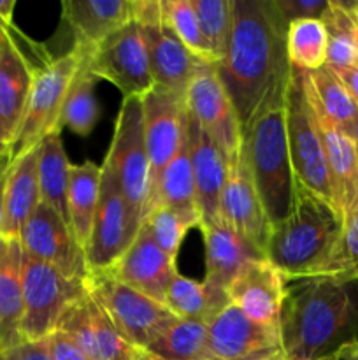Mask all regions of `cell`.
Listing matches in <instances>:
<instances>
[{"instance_id":"6da1fadb","label":"cell","mask_w":358,"mask_h":360,"mask_svg":"<svg viewBox=\"0 0 358 360\" xmlns=\"http://www.w3.org/2000/svg\"><path fill=\"white\" fill-rule=\"evenodd\" d=\"M286 30L288 23L274 0H232L230 39L216 72L241 129L269 95L290 79Z\"/></svg>"},{"instance_id":"7a4b0ae2","label":"cell","mask_w":358,"mask_h":360,"mask_svg":"<svg viewBox=\"0 0 358 360\" xmlns=\"http://www.w3.org/2000/svg\"><path fill=\"white\" fill-rule=\"evenodd\" d=\"M279 330L286 360H316L358 345V274L286 280Z\"/></svg>"},{"instance_id":"3957f363","label":"cell","mask_w":358,"mask_h":360,"mask_svg":"<svg viewBox=\"0 0 358 360\" xmlns=\"http://www.w3.org/2000/svg\"><path fill=\"white\" fill-rule=\"evenodd\" d=\"M286 86H277L241 129V150L270 225L290 213L297 186L288 146Z\"/></svg>"},{"instance_id":"277c9868","label":"cell","mask_w":358,"mask_h":360,"mask_svg":"<svg viewBox=\"0 0 358 360\" xmlns=\"http://www.w3.org/2000/svg\"><path fill=\"white\" fill-rule=\"evenodd\" d=\"M340 231L339 213L297 183L290 213L270 229L265 259L286 280L325 274Z\"/></svg>"},{"instance_id":"5b68a950","label":"cell","mask_w":358,"mask_h":360,"mask_svg":"<svg viewBox=\"0 0 358 360\" xmlns=\"http://www.w3.org/2000/svg\"><path fill=\"white\" fill-rule=\"evenodd\" d=\"M286 132L295 181L339 213L325 146L305 90V72L293 67L286 86Z\"/></svg>"},{"instance_id":"8992f818","label":"cell","mask_w":358,"mask_h":360,"mask_svg":"<svg viewBox=\"0 0 358 360\" xmlns=\"http://www.w3.org/2000/svg\"><path fill=\"white\" fill-rule=\"evenodd\" d=\"M81 51L70 49L37 67L20 127L11 143V164L37 148L46 136L60 130V115L70 83L81 65Z\"/></svg>"},{"instance_id":"52a82bcc","label":"cell","mask_w":358,"mask_h":360,"mask_svg":"<svg viewBox=\"0 0 358 360\" xmlns=\"http://www.w3.org/2000/svg\"><path fill=\"white\" fill-rule=\"evenodd\" d=\"M84 287L118 333L135 348L146 350L178 320L165 304L128 287L109 271H90Z\"/></svg>"},{"instance_id":"ba28073f","label":"cell","mask_w":358,"mask_h":360,"mask_svg":"<svg viewBox=\"0 0 358 360\" xmlns=\"http://www.w3.org/2000/svg\"><path fill=\"white\" fill-rule=\"evenodd\" d=\"M86 292L84 281L72 280L55 267L30 259L21 262V338L23 343L48 340L56 330L63 311Z\"/></svg>"},{"instance_id":"9c48e42d","label":"cell","mask_w":358,"mask_h":360,"mask_svg":"<svg viewBox=\"0 0 358 360\" xmlns=\"http://www.w3.org/2000/svg\"><path fill=\"white\" fill-rule=\"evenodd\" d=\"M105 158L114 169L118 185L133 217L142 224L150 199V158L144 139L142 101L139 97L123 98Z\"/></svg>"},{"instance_id":"30bf717a","label":"cell","mask_w":358,"mask_h":360,"mask_svg":"<svg viewBox=\"0 0 358 360\" xmlns=\"http://www.w3.org/2000/svg\"><path fill=\"white\" fill-rule=\"evenodd\" d=\"M142 224L133 217L125 195L116 179L114 169L104 158L102 164L100 200L95 213L93 229L86 250V262L90 271H109L123 255Z\"/></svg>"},{"instance_id":"8fae6325","label":"cell","mask_w":358,"mask_h":360,"mask_svg":"<svg viewBox=\"0 0 358 360\" xmlns=\"http://www.w3.org/2000/svg\"><path fill=\"white\" fill-rule=\"evenodd\" d=\"M81 55L91 74L114 84L123 98H140L153 90L146 44L135 21H128L125 27L109 35L91 53Z\"/></svg>"},{"instance_id":"7c38bea8","label":"cell","mask_w":358,"mask_h":360,"mask_svg":"<svg viewBox=\"0 0 358 360\" xmlns=\"http://www.w3.org/2000/svg\"><path fill=\"white\" fill-rule=\"evenodd\" d=\"M186 111L234 164L241 151V125L214 63H204L185 94Z\"/></svg>"},{"instance_id":"4fadbf2b","label":"cell","mask_w":358,"mask_h":360,"mask_svg":"<svg viewBox=\"0 0 358 360\" xmlns=\"http://www.w3.org/2000/svg\"><path fill=\"white\" fill-rule=\"evenodd\" d=\"M21 250L30 259L55 267L72 280H86V253L74 238L70 225L48 204L41 202L20 232Z\"/></svg>"},{"instance_id":"5bb4252c","label":"cell","mask_w":358,"mask_h":360,"mask_svg":"<svg viewBox=\"0 0 358 360\" xmlns=\"http://www.w3.org/2000/svg\"><path fill=\"white\" fill-rule=\"evenodd\" d=\"M209 348L220 360H286L279 326H267L228 304L209 323Z\"/></svg>"},{"instance_id":"9a60e30c","label":"cell","mask_w":358,"mask_h":360,"mask_svg":"<svg viewBox=\"0 0 358 360\" xmlns=\"http://www.w3.org/2000/svg\"><path fill=\"white\" fill-rule=\"evenodd\" d=\"M140 101H142L144 139H146L147 158H150V199H147L150 204L161 172L178 153L179 144L186 132L188 112H186L185 95L164 88L153 86V90L140 97Z\"/></svg>"},{"instance_id":"2e32d148","label":"cell","mask_w":358,"mask_h":360,"mask_svg":"<svg viewBox=\"0 0 358 360\" xmlns=\"http://www.w3.org/2000/svg\"><path fill=\"white\" fill-rule=\"evenodd\" d=\"M55 333L63 334L90 360H133L142 350L130 345L118 333L88 292L63 311Z\"/></svg>"},{"instance_id":"e0dca14e","label":"cell","mask_w":358,"mask_h":360,"mask_svg":"<svg viewBox=\"0 0 358 360\" xmlns=\"http://www.w3.org/2000/svg\"><path fill=\"white\" fill-rule=\"evenodd\" d=\"M220 218L228 227L237 231L265 253L272 225L263 210L242 150L239 151L237 160L230 165V171H228L227 183L221 193Z\"/></svg>"},{"instance_id":"ac0fdd59","label":"cell","mask_w":358,"mask_h":360,"mask_svg":"<svg viewBox=\"0 0 358 360\" xmlns=\"http://www.w3.org/2000/svg\"><path fill=\"white\" fill-rule=\"evenodd\" d=\"M39 65H34L23 51L14 25L0 28V125L9 148L20 127Z\"/></svg>"},{"instance_id":"d6986e66","label":"cell","mask_w":358,"mask_h":360,"mask_svg":"<svg viewBox=\"0 0 358 360\" xmlns=\"http://www.w3.org/2000/svg\"><path fill=\"white\" fill-rule=\"evenodd\" d=\"M286 278L267 259L253 260L242 267L228 288L230 304L246 316L267 326H279Z\"/></svg>"},{"instance_id":"ffe728a7","label":"cell","mask_w":358,"mask_h":360,"mask_svg":"<svg viewBox=\"0 0 358 360\" xmlns=\"http://www.w3.org/2000/svg\"><path fill=\"white\" fill-rule=\"evenodd\" d=\"M188 112V111H186ZM188 143L192 160L193 183H195L197 207L202 221L200 225L220 221V202L227 183L228 164L223 151L188 115Z\"/></svg>"},{"instance_id":"44dd1931","label":"cell","mask_w":358,"mask_h":360,"mask_svg":"<svg viewBox=\"0 0 358 360\" xmlns=\"http://www.w3.org/2000/svg\"><path fill=\"white\" fill-rule=\"evenodd\" d=\"M139 27L146 44L154 86L185 95L190 81L204 65V62L195 58L181 44V41L164 23V18Z\"/></svg>"},{"instance_id":"7402d4cb","label":"cell","mask_w":358,"mask_h":360,"mask_svg":"<svg viewBox=\"0 0 358 360\" xmlns=\"http://www.w3.org/2000/svg\"><path fill=\"white\" fill-rule=\"evenodd\" d=\"M109 273L140 294L164 304L165 290L178 269L174 260L158 248L142 225L125 255L109 269Z\"/></svg>"},{"instance_id":"603a6c76","label":"cell","mask_w":358,"mask_h":360,"mask_svg":"<svg viewBox=\"0 0 358 360\" xmlns=\"http://www.w3.org/2000/svg\"><path fill=\"white\" fill-rule=\"evenodd\" d=\"M305 90H307V97L311 101L316 123H318L319 134H321L323 146H325L333 197H336L340 217L344 218V214L358 204V158L357 151H354L353 137L340 130L316 104L311 91H309L307 76H305Z\"/></svg>"},{"instance_id":"cb8c5ba5","label":"cell","mask_w":358,"mask_h":360,"mask_svg":"<svg viewBox=\"0 0 358 360\" xmlns=\"http://www.w3.org/2000/svg\"><path fill=\"white\" fill-rule=\"evenodd\" d=\"M206 245V280L204 283L228 294L232 281L242 267L253 260L265 259V253L249 243L225 221L200 225Z\"/></svg>"},{"instance_id":"d4e9b609","label":"cell","mask_w":358,"mask_h":360,"mask_svg":"<svg viewBox=\"0 0 358 360\" xmlns=\"http://www.w3.org/2000/svg\"><path fill=\"white\" fill-rule=\"evenodd\" d=\"M62 11L74 34V48L81 53H91L132 21V0H67Z\"/></svg>"},{"instance_id":"484cf974","label":"cell","mask_w":358,"mask_h":360,"mask_svg":"<svg viewBox=\"0 0 358 360\" xmlns=\"http://www.w3.org/2000/svg\"><path fill=\"white\" fill-rule=\"evenodd\" d=\"M39 204H41V188H39L37 146L11 164L0 236L9 239L20 238L21 229Z\"/></svg>"},{"instance_id":"4316f807","label":"cell","mask_w":358,"mask_h":360,"mask_svg":"<svg viewBox=\"0 0 358 360\" xmlns=\"http://www.w3.org/2000/svg\"><path fill=\"white\" fill-rule=\"evenodd\" d=\"M21 262L20 241L0 236V354L23 343L20 330L23 316Z\"/></svg>"},{"instance_id":"83f0119b","label":"cell","mask_w":358,"mask_h":360,"mask_svg":"<svg viewBox=\"0 0 358 360\" xmlns=\"http://www.w3.org/2000/svg\"><path fill=\"white\" fill-rule=\"evenodd\" d=\"M158 206H167L181 213L183 217L197 221L200 227L199 207H197V195H195V183H193V171L192 160H190V143H188V122H186V132L183 136L179 150L175 157L172 158L171 164L164 169L160 179H158L157 190L151 197L150 204L146 207L147 217L150 211H153Z\"/></svg>"},{"instance_id":"f1b7e54d","label":"cell","mask_w":358,"mask_h":360,"mask_svg":"<svg viewBox=\"0 0 358 360\" xmlns=\"http://www.w3.org/2000/svg\"><path fill=\"white\" fill-rule=\"evenodd\" d=\"M100 181L102 165L84 162L70 167L69 188H67L69 225L83 250H86L93 229L95 213L100 200Z\"/></svg>"},{"instance_id":"f546056e","label":"cell","mask_w":358,"mask_h":360,"mask_svg":"<svg viewBox=\"0 0 358 360\" xmlns=\"http://www.w3.org/2000/svg\"><path fill=\"white\" fill-rule=\"evenodd\" d=\"M164 304L178 319L202 320L209 323L221 309L230 304V297L227 292L183 276L178 271L165 290Z\"/></svg>"},{"instance_id":"4dcf8cb0","label":"cell","mask_w":358,"mask_h":360,"mask_svg":"<svg viewBox=\"0 0 358 360\" xmlns=\"http://www.w3.org/2000/svg\"><path fill=\"white\" fill-rule=\"evenodd\" d=\"M70 162L67 158L60 132H53L39 144V188L41 202L48 204L69 224L67 188H69Z\"/></svg>"},{"instance_id":"1f68e13d","label":"cell","mask_w":358,"mask_h":360,"mask_svg":"<svg viewBox=\"0 0 358 360\" xmlns=\"http://www.w3.org/2000/svg\"><path fill=\"white\" fill-rule=\"evenodd\" d=\"M305 76L309 91L321 111L347 136H353V129L358 122V108L340 77L326 65L314 72H305Z\"/></svg>"},{"instance_id":"d6a6232c","label":"cell","mask_w":358,"mask_h":360,"mask_svg":"<svg viewBox=\"0 0 358 360\" xmlns=\"http://www.w3.org/2000/svg\"><path fill=\"white\" fill-rule=\"evenodd\" d=\"M161 360H211L207 323L178 319L157 341L146 348Z\"/></svg>"},{"instance_id":"836d02e7","label":"cell","mask_w":358,"mask_h":360,"mask_svg":"<svg viewBox=\"0 0 358 360\" xmlns=\"http://www.w3.org/2000/svg\"><path fill=\"white\" fill-rule=\"evenodd\" d=\"M83 56V55H81ZM95 79L84 60L81 58V65L70 83L63 102L62 115H60V130L69 127L77 136H90L100 116L97 97H95Z\"/></svg>"},{"instance_id":"e575fe53","label":"cell","mask_w":358,"mask_h":360,"mask_svg":"<svg viewBox=\"0 0 358 360\" xmlns=\"http://www.w3.org/2000/svg\"><path fill=\"white\" fill-rule=\"evenodd\" d=\"M326 28L321 20H297L288 25L286 55L293 69L314 72L326 63Z\"/></svg>"},{"instance_id":"d590c367","label":"cell","mask_w":358,"mask_h":360,"mask_svg":"<svg viewBox=\"0 0 358 360\" xmlns=\"http://www.w3.org/2000/svg\"><path fill=\"white\" fill-rule=\"evenodd\" d=\"M326 28V67L339 72L358 62V35L353 18L343 0H330V6L321 18Z\"/></svg>"},{"instance_id":"8d00e7d4","label":"cell","mask_w":358,"mask_h":360,"mask_svg":"<svg viewBox=\"0 0 358 360\" xmlns=\"http://www.w3.org/2000/svg\"><path fill=\"white\" fill-rule=\"evenodd\" d=\"M161 11H164V23L171 28L172 34L181 41L186 49L200 62L216 65L213 51L200 30L199 18L193 9L192 0H161Z\"/></svg>"},{"instance_id":"74e56055","label":"cell","mask_w":358,"mask_h":360,"mask_svg":"<svg viewBox=\"0 0 358 360\" xmlns=\"http://www.w3.org/2000/svg\"><path fill=\"white\" fill-rule=\"evenodd\" d=\"M200 30L214 60L220 63L227 53L232 28V0H192Z\"/></svg>"},{"instance_id":"f35d334b","label":"cell","mask_w":358,"mask_h":360,"mask_svg":"<svg viewBox=\"0 0 358 360\" xmlns=\"http://www.w3.org/2000/svg\"><path fill=\"white\" fill-rule=\"evenodd\" d=\"M142 225L147 229L158 248L174 262L186 232L192 227H199L197 221L183 217L181 213L167 206H158L150 211L147 217L144 218Z\"/></svg>"},{"instance_id":"ab89813d","label":"cell","mask_w":358,"mask_h":360,"mask_svg":"<svg viewBox=\"0 0 358 360\" xmlns=\"http://www.w3.org/2000/svg\"><path fill=\"white\" fill-rule=\"evenodd\" d=\"M358 274V204L343 218V231L325 274Z\"/></svg>"},{"instance_id":"60d3db41","label":"cell","mask_w":358,"mask_h":360,"mask_svg":"<svg viewBox=\"0 0 358 360\" xmlns=\"http://www.w3.org/2000/svg\"><path fill=\"white\" fill-rule=\"evenodd\" d=\"M277 11L288 25L297 20H321L330 0H274Z\"/></svg>"},{"instance_id":"b9f144b4","label":"cell","mask_w":358,"mask_h":360,"mask_svg":"<svg viewBox=\"0 0 358 360\" xmlns=\"http://www.w3.org/2000/svg\"><path fill=\"white\" fill-rule=\"evenodd\" d=\"M4 355L7 360H55L51 347H49V338L42 341H34V343L25 341Z\"/></svg>"},{"instance_id":"7bdbcfd3","label":"cell","mask_w":358,"mask_h":360,"mask_svg":"<svg viewBox=\"0 0 358 360\" xmlns=\"http://www.w3.org/2000/svg\"><path fill=\"white\" fill-rule=\"evenodd\" d=\"M49 347L55 360H90L74 343H70L63 334L53 333L49 336Z\"/></svg>"},{"instance_id":"ee69618b","label":"cell","mask_w":358,"mask_h":360,"mask_svg":"<svg viewBox=\"0 0 358 360\" xmlns=\"http://www.w3.org/2000/svg\"><path fill=\"white\" fill-rule=\"evenodd\" d=\"M333 72H336V70H333ZM336 74L340 77V81H343V84L346 86V90L350 91L351 98H353V102L358 108V62L353 63L351 67H347V69L339 70V72Z\"/></svg>"},{"instance_id":"f6af8a7d","label":"cell","mask_w":358,"mask_h":360,"mask_svg":"<svg viewBox=\"0 0 358 360\" xmlns=\"http://www.w3.org/2000/svg\"><path fill=\"white\" fill-rule=\"evenodd\" d=\"M14 6H16L14 0H0V28L13 25Z\"/></svg>"},{"instance_id":"bcb514c9","label":"cell","mask_w":358,"mask_h":360,"mask_svg":"<svg viewBox=\"0 0 358 360\" xmlns=\"http://www.w3.org/2000/svg\"><path fill=\"white\" fill-rule=\"evenodd\" d=\"M11 167V148L7 143L6 136H4L2 125H0V171Z\"/></svg>"},{"instance_id":"7dc6e473","label":"cell","mask_w":358,"mask_h":360,"mask_svg":"<svg viewBox=\"0 0 358 360\" xmlns=\"http://www.w3.org/2000/svg\"><path fill=\"white\" fill-rule=\"evenodd\" d=\"M9 169H4V171H0V227H2V220H4V206H6V185H7V176H9Z\"/></svg>"},{"instance_id":"c3c4849f","label":"cell","mask_w":358,"mask_h":360,"mask_svg":"<svg viewBox=\"0 0 358 360\" xmlns=\"http://www.w3.org/2000/svg\"><path fill=\"white\" fill-rule=\"evenodd\" d=\"M346 9L350 11L351 18H353L354 28H357V35H358V2H344Z\"/></svg>"},{"instance_id":"681fc988","label":"cell","mask_w":358,"mask_h":360,"mask_svg":"<svg viewBox=\"0 0 358 360\" xmlns=\"http://www.w3.org/2000/svg\"><path fill=\"white\" fill-rule=\"evenodd\" d=\"M340 360H358V345H353V347L347 348L346 354H344V357Z\"/></svg>"},{"instance_id":"f907efd6","label":"cell","mask_w":358,"mask_h":360,"mask_svg":"<svg viewBox=\"0 0 358 360\" xmlns=\"http://www.w3.org/2000/svg\"><path fill=\"white\" fill-rule=\"evenodd\" d=\"M133 360H161V359L157 357V355L150 354L147 350H139V354H137V357Z\"/></svg>"},{"instance_id":"816d5d0a","label":"cell","mask_w":358,"mask_h":360,"mask_svg":"<svg viewBox=\"0 0 358 360\" xmlns=\"http://www.w3.org/2000/svg\"><path fill=\"white\" fill-rule=\"evenodd\" d=\"M347 348H350V347H347ZM347 348H344V350L337 352V354H333V355H329V357H321V359H316V360H340L344 357V354H346Z\"/></svg>"},{"instance_id":"f5cc1de1","label":"cell","mask_w":358,"mask_h":360,"mask_svg":"<svg viewBox=\"0 0 358 360\" xmlns=\"http://www.w3.org/2000/svg\"><path fill=\"white\" fill-rule=\"evenodd\" d=\"M353 143H354V151H357V158H358V122H357V125H354V129H353Z\"/></svg>"},{"instance_id":"db71d44e","label":"cell","mask_w":358,"mask_h":360,"mask_svg":"<svg viewBox=\"0 0 358 360\" xmlns=\"http://www.w3.org/2000/svg\"><path fill=\"white\" fill-rule=\"evenodd\" d=\"M0 360H7V359H6V355H4V354H0Z\"/></svg>"},{"instance_id":"11a10c76","label":"cell","mask_w":358,"mask_h":360,"mask_svg":"<svg viewBox=\"0 0 358 360\" xmlns=\"http://www.w3.org/2000/svg\"><path fill=\"white\" fill-rule=\"evenodd\" d=\"M211 360H220V359H211Z\"/></svg>"}]
</instances>
